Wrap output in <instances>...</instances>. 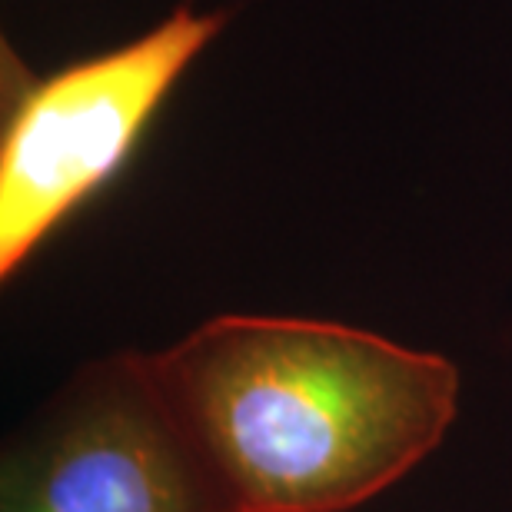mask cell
Masks as SVG:
<instances>
[{
  "instance_id": "6da1fadb",
  "label": "cell",
  "mask_w": 512,
  "mask_h": 512,
  "mask_svg": "<svg viewBox=\"0 0 512 512\" xmlns=\"http://www.w3.org/2000/svg\"><path fill=\"white\" fill-rule=\"evenodd\" d=\"M233 512H350L456 423L463 373L433 350L303 316H213L153 353Z\"/></svg>"
},
{
  "instance_id": "7a4b0ae2",
  "label": "cell",
  "mask_w": 512,
  "mask_h": 512,
  "mask_svg": "<svg viewBox=\"0 0 512 512\" xmlns=\"http://www.w3.org/2000/svg\"><path fill=\"white\" fill-rule=\"evenodd\" d=\"M227 10L180 0L147 34L107 54L30 74L4 44L0 90V280L114 183L180 77L227 27Z\"/></svg>"
},
{
  "instance_id": "3957f363",
  "label": "cell",
  "mask_w": 512,
  "mask_h": 512,
  "mask_svg": "<svg viewBox=\"0 0 512 512\" xmlns=\"http://www.w3.org/2000/svg\"><path fill=\"white\" fill-rule=\"evenodd\" d=\"M0 512H233L163 389L153 353L120 350L64 380L10 436Z\"/></svg>"
}]
</instances>
